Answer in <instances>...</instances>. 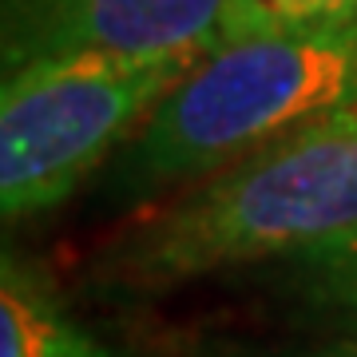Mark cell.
<instances>
[{"label": "cell", "instance_id": "obj_1", "mask_svg": "<svg viewBox=\"0 0 357 357\" xmlns=\"http://www.w3.org/2000/svg\"><path fill=\"white\" fill-rule=\"evenodd\" d=\"M357 230V100L183 187L91 262L107 294L151 298L243 266H274Z\"/></svg>", "mask_w": 357, "mask_h": 357}, {"label": "cell", "instance_id": "obj_2", "mask_svg": "<svg viewBox=\"0 0 357 357\" xmlns=\"http://www.w3.org/2000/svg\"><path fill=\"white\" fill-rule=\"evenodd\" d=\"M357 100V16L222 40L103 167V195L183 191Z\"/></svg>", "mask_w": 357, "mask_h": 357}, {"label": "cell", "instance_id": "obj_3", "mask_svg": "<svg viewBox=\"0 0 357 357\" xmlns=\"http://www.w3.org/2000/svg\"><path fill=\"white\" fill-rule=\"evenodd\" d=\"M199 56L72 52L4 68L0 88V215L24 222L56 211L112 163Z\"/></svg>", "mask_w": 357, "mask_h": 357}, {"label": "cell", "instance_id": "obj_4", "mask_svg": "<svg viewBox=\"0 0 357 357\" xmlns=\"http://www.w3.org/2000/svg\"><path fill=\"white\" fill-rule=\"evenodd\" d=\"M227 0H4V68L48 56H199L218 44Z\"/></svg>", "mask_w": 357, "mask_h": 357}, {"label": "cell", "instance_id": "obj_5", "mask_svg": "<svg viewBox=\"0 0 357 357\" xmlns=\"http://www.w3.org/2000/svg\"><path fill=\"white\" fill-rule=\"evenodd\" d=\"M0 357H135L79 321L56 282L24 255L0 258Z\"/></svg>", "mask_w": 357, "mask_h": 357}, {"label": "cell", "instance_id": "obj_6", "mask_svg": "<svg viewBox=\"0 0 357 357\" xmlns=\"http://www.w3.org/2000/svg\"><path fill=\"white\" fill-rule=\"evenodd\" d=\"M274 290L321 337H357V230L274 262Z\"/></svg>", "mask_w": 357, "mask_h": 357}, {"label": "cell", "instance_id": "obj_7", "mask_svg": "<svg viewBox=\"0 0 357 357\" xmlns=\"http://www.w3.org/2000/svg\"><path fill=\"white\" fill-rule=\"evenodd\" d=\"M230 357H357V337H321L318 345H302V349H270V354L234 349Z\"/></svg>", "mask_w": 357, "mask_h": 357}, {"label": "cell", "instance_id": "obj_8", "mask_svg": "<svg viewBox=\"0 0 357 357\" xmlns=\"http://www.w3.org/2000/svg\"><path fill=\"white\" fill-rule=\"evenodd\" d=\"M357 16V0H302V24H326V20H345Z\"/></svg>", "mask_w": 357, "mask_h": 357}]
</instances>
